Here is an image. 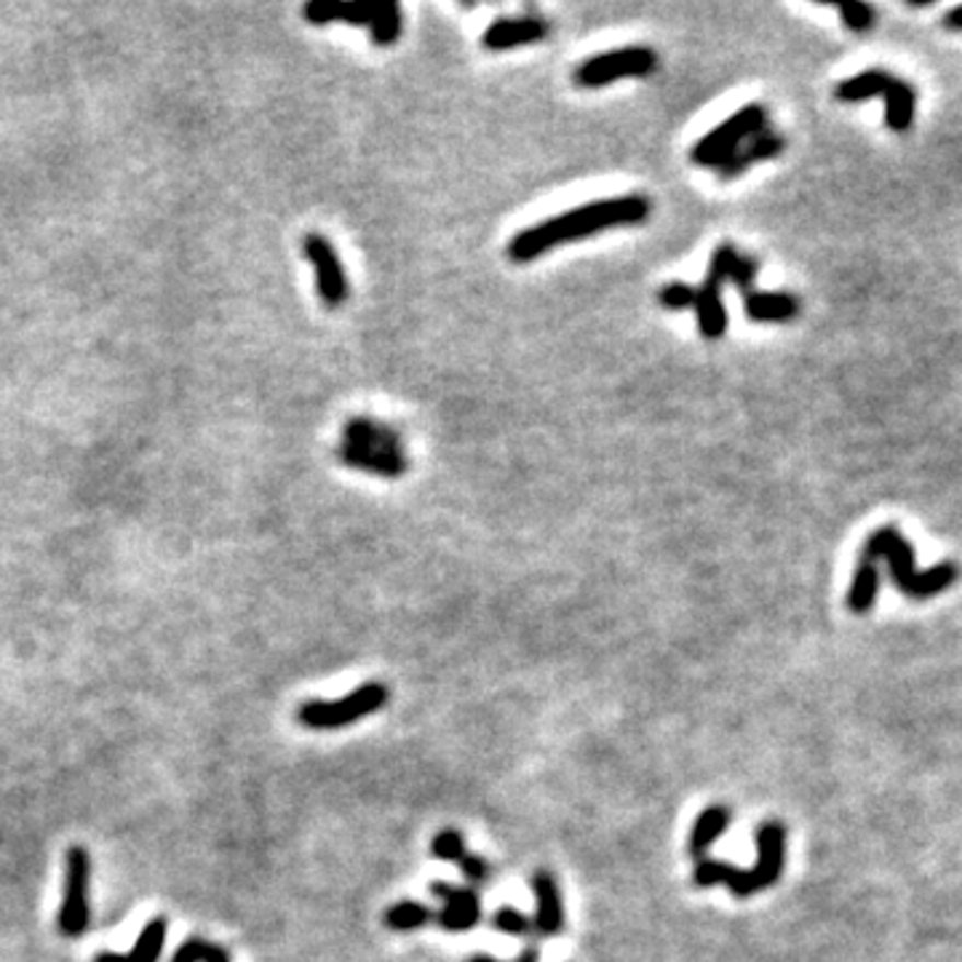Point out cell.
Wrapping results in <instances>:
<instances>
[{
  "label": "cell",
  "instance_id": "obj_24",
  "mask_svg": "<svg viewBox=\"0 0 962 962\" xmlns=\"http://www.w3.org/2000/svg\"><path fill=\"white\" fill-rule=\"evenodd\" d=\"M172 962H230V958L220 943H211L207 939H201V936H190V939L174 952Z\"/></svg>",
  "mask_w": 962,
  "mask_h": 962
},
{
  "label": "cell",
  "instance_id": "obj_6",
  "mask_svg": "<svg viewBox=\"0 0 962 962\" xmlns=\"http://www.w3.org/2000/svg\"><path fill=\"white\" fill-rule=\"evenodd\" d=\"M658 70V54L650 46H626L596 54L572 72L575 86L599 89L621 78H647Z\"/></svg>",
  "mask_w": 962,
  "mask_h": 962
},
{
  "label": "cell",
  "instance_id": "obj_18",
  "mask_svg": "<svg viewBox=\"0 0 962 962\" xmlns=\"http://www.w3.org/2000/svg\"><path fill=\"white\" fill-rule=\"evenodd\" d=\"M882 96H885L888 129L895 131V135L909 131V126L915 124V113H917V94L915 89H912V83L904 81V78L893 76L891 86H888V92Z\"/></svg>",
  "mask_w": 962,
  "mask_h": 962
},
{
  "label": "cell",
  "instance_id": "obj_26",
  "mask_svg": "<svg viewBox=\"0 0 962 962\" xmlns=\"http://www.w3.org/2000/svg\"><path fill=\"white\" fill-rule=\"evenodd\" d=\"M738 257H741V252H738L733 244L717 246V250H714V254H711V259H709V270H706L704 281L717 283V287L728 283L730 276H733Z\"/></svg>",
  "mask_w": 962,
  "mask_h": 962
},
{
  "label": "cell",
  "instance_id": "obj_22",
  "mask_svg": "<svg viewBox=\"0 0 962 962\" xmlns=\"http://www.w3.org/2000/svg\"><path fill=\"white\" fill-rule=\"evenodd\" d=\"M436 912L431 906L420 904V901H396L385 909L383 915V925L389 930H396V934H409V930H420L426 928L428 923H433Z\"/></svg>",
  "mask_w": 962,
  "mask_h": 962
},
{
  "label": "cell",
  "instance_id": "obj_36",
  "mask_svg": "<svg viewBox=\"0 0 962 962\" xmlns=\"http://www.w3.org/2000/svg\"><path fill=\"white\" fill-rule=\"evenodd\" d=\"M511 962H541V952H537V947H528L522 954H519V958H513Z\"/></svg>",
  "mask_w": 962,
  "mask_h": 962
},
{
  "label": "cell",
  "instance_id": "obj_29",
  "mask_svg": "<svg viewBox=\"0 0 962 962\" xmlns=\"http://www.w3.org/2000/svg\"><path fill=\"white\" fill-rule=\"evenodd\" d=\"M837 11L850 33H869L874 27V9L869 3L850 0V3H837Z\"/></svg>",
  "mask_w": 962,
  "mask_h": 962
},
{
  "label": "cell",
  "instance_id": "obj_13",
  "mask_svg": "<svg viewBox=\"0 0 962 962\" xmlns=\"http://www.w3.org/2000/svg\"><path fill=\"white\" fill-rule=\"evenodd\" d=\"M784 148H786L784 137L776 135V131H762V135L752 137L749 142H743L741 148H738L735 153L730 155V159L725 161L722 166H719V179H722V183H728V179L741 177V174H746L749 169L754 166V163L778 159V155L784 153Z\"/></svg>",
  "mask_w": 962,
  "mask_h": 962
},
{
  "label": "cell",
  "instance_id": "obj_23",
  "mask_svg": "<svg viewBox=\"0 0 962 962\" xmlns=\"http://www.w3.org/2000/svg\"><path fill=\"white\" fill-rule=\"evenodd\" d=\"M372 30V40L378 46H391L396 44L398 35L404 30V16L398 3H391V0H378V11H374V20L369 24Z\"/></svg>",
  "mask_w": 962,
  "mask_h": 962
},
{
  "label": "cell",
  "instance_id": "obj_8",
  "mask_svg": "<svg viewBox=\"0 0 962 962\" xmlns=\"http://www.w3.org/2000/svg\"><path fill=\"white\" fill-rule=\"evenodd\" d=\"M302 250H305V257L311 259L313 270H316V292L321 302H324L329 311L343 308L350 294V287L335 246H332L321 233H308L305 241H302Z\"/></svg>",
  "mask_w": 962,
  "mask_h": 962
},
{
  "label": "cell",
  "instance_id": "obj_16",
  "mask_svg": "<svg viewBox=\"0 0 962 962\" xmlns=\"http://www.w3.org/2000/svg\"><path fill=\"white\" fill-rule=\"evenodd\" d=\"M343 436H345V444L402 452V433H398L393 426L372 420V417H350V420L343 426Z\"/></svg>",
  "mask_w": 962,
  "mask_h": 962
},
{
  "label": "cell",
  "instance_id": "obj_20",
  "mask_svg": "<svg viewBox=\"0 0 962 962\" xmlns=\"http://www.w3.org/2000/svg\"><path fill=\"white\" fill-rule=\"evenodd\" d=\"M163 941H166V919L155 917L144 925V930L139 934L131 954L102 952L96 954L94 962H159L163 952Z\"/></svg>",
  "mask_w": 962,
  "mask_h": 962
},
{
  "label": "cell",
  "instance_id": "obj_31",
  "mask_svg": "<svg viewBox=\"0 0 962 962\" xmlns=\"http://www.w3.org/2000/svg\"><path fill=\"white\" fill-rule=\"evenodd\" d=\"M378 11V0H356V3H340V22L353 27H369Z\"/></svg>",
  "mask_w": 962,
  "mask_h": 962
},
{
  "label": "cell",
  "instance_id": "obj_30",
  "mask_svg": "<svg viewBox=\"0 0 962 962\" xmlns=\"http://www.w3.org/2000/svg\"><path fill=\"white\" fill-rule=\"evenodd\" d=\"M492 925L500 930V934H508V936H532L535 934V925H532V919L524 915V912L511 909V906H503V909L495 912Z\"/></svg>",
  "mask_w": 962,
  "mask_h": 962
},
{
  "label": "cell",
  "instance_id": "obj_27",
  "mask_svg": "<svg viewBox=\"0 0 962 962\" xmlns=\"http://www.w3.org/2000/svg\"><path fill=\"white\" fill-rule=\"evenodd\" d=\"M431 853L433 858H439V861L457 864L468 850H465V839L457 828H441V832L431 839Z\"/></svg>",
  "mask_w": 962,
  "mask_h": 962
},
{
  "label": "cell",
  "instance_id": "obj_28",
  "mask_svg": "<svg viewBox=\"0 0 962 962\" xmlns=\"http://www.w3.org/2000/svg\"><path fill=\"white\" fill-rule=\"evenodd\" d=\"M695 298H698V289L689 287L685 281H671L658 292V302L669 311H687L695 308Z\"/></svg>",
  "mask_w": 962,
  "mask_h": 962
},
{
  "label": "cell",
  "instance_id": "obj_34",
  "mask_svg": "<svg viewBox=\"0 0 962 962\" xmlns=\"http://www.w3.org/2000/svg\"><path fill=\"white\" fill-rule=\"evenodd\" d=\"M305 20L311 24H329L340 22V3H326V0H313L302 9Z\"/></svg>",
  "mask_w": 962,
  "mask_h": 962
},
{
  "label": "cell",
  "instance_id": "obj_12",
  "mask_svg": "<svg viewBox=\"0 0 962 962\" xmlns=\"http://www.w3.org/2000/svg\"><path fill=\"white\" fill-rule=\"evenodd\" d=\"M337 457L348 468L364 471V474L383 476V479H398L409 471V460L402 452L391 450H372V447H356V444H340L337 447Z\"/></svg>",
  "mask_w": 962,
  "mask_h": 962
},
{
  "label": "cell",
  "instance_id": "obj_15",
  "mask_svg": "<svg viewBox=\"0 0 962 962\" xmlns=\"http://www.w3.org/2000/svg\"><path fill=\"white\" fill-rule=\"evenodd\" d=\"M743 311L756 324H786L800 316V300L789 292H752L743 298Z\"/></svg>",
  "mask_w": 962,
  "mask_h": 962
},
{
  "label": "cell",
  "instance_id": "obj_25",
  "mask_svg": "<svg viewBox=\"0 0 962 962\" xmlns=\"http://www.w3.org/2000/svg\"><path fill=\"white\" fill-rule=\"evenodd\" d=\"M733 864L728 861H719V858H700L695 861V871H693V882L698 888H714V885H728L730 874H733Z\"/></svg>",
  "mask_w": 962,
  "mask_h": 962
},
{
  "label": "cell",
  "instance_id": "obj_1",
  "mask_svg": "<svg viewBox=\"0 0 962 962\" xmlns=\"http://www.w3.org/2000/svg\"><path fill=\"white\" fill-rule=\"evenodd\" d=\"M650 217V201L639 193L631 196L604 198V201H591L586 207L570 209L565 215H556L550 220L537 222V225L524 228L508 244V257L513 263H532L541 254H546L554 246L572 244L583 241L589 235L602 233L610 228H631L641 225Z\"/></svg>",
  "mask_w": 962,
  "mask_h": 962
},
{
  "label": "cell",
  "instance_id": "obj_19",
  "mask_svg": "<svg viewBox=\"0 0 962 962\" xmlns=\"http://www.w3.org/2000/svg\"><path fill=\"white\" fill-rule=\"evenodd\" d=\"M880 565L869 559H858L856 570H853L850 589H848V610L856 615L869 613L874 607L877 594H880Z\"/></svg>",
  "mask_w": 962,
  "mask_h": 962
},
{
  "label": "cell",
  "instance_id": "obj_35",
  "mask_svg": "<svg viewBox=\"0 0 962 962\" xmlns=\"http://www.w3.org/2000/svg\"><path fill=\"white\" fill-rule=\"evenodd\" d=\"M943 24H947L949 30H958V33H960V30H962V5H958V9L949 11L947 20H943Z\"/></svg>",
  "mask_w": 962,
  "mask_h": 962
},
{
  "label": "cell",
  "instance_id": "obj_10",
  "mask_svg": "<svg viewBox=\"0 0 962 962\" xmlns=\"http://www.w3.org/2000/svg\"><path fill=\"white\" fill-rule=\"evenodd\" d=\"M532 893H535V934L543 936V939H550V936H559L565 930V901H561V891H559V882L556 877L550 874L546 869H537L530 880Z\"/></svg>",
  "mask_w": 962,
  "mask_h": 962
},
{
  "label": "cell",
  "instance_id": "obj_37",
  "mask_svg": "<svg viewBox=\"0 0 962 962\" xmlns=\"http://www.w3.org/2000/svg\"><path fill=\"white\" fill-rule=\"evenodd\" d=\"M465 962H503V960H498V958H489V954H474V958H468Z\"/></svg>",
  "mask_w": 962,
  "mask_h": 962
},
{
  "label": "cell",
  "instance_id": "obj_14",
  "mask_svg": "<svg viewBox=\"0 0 962 962\" xmlns=\"http://www.w3.org/2000/svg\"><path fill=\"white\" fill-rule=\"evenodd\" d=\"M730 824H733V810L725 808V804H711V808H706L704 813L695 819L693 828H689V837H687L689 856H693L695 861L709 856L714 843L728 832Z\"/></svg>",
  "mask_w": 962,
  "mask_h": 962
},
{
  "label": "cell",
  "instance_id": "obj_4",
  "mask_svg": "<svg viewBox=\"0 0 962 962\" xmlns=\"http://www.w3.org/2000/svg\"><path fill=\"white\" fill-rule=\"evenodd\" d=\"M762 131H767L765 107H762L760 102L743 105L741 111L730 115L728 120H722L717 129L695 142V148L689 150V161L700 169H719L743 142L762 135Z\"/></svg>",
  "mask_w": 962,
  "mask_h": 962
},
{
  "label": "cell",
  "instance_id": "obj_9",
  "mask_svg": "<svg viewBox=\"0 0 962 962\" xmlns=\"http://www.w3.org/2000/svg\"><path fill=\"white\" fill-rule=\"evenodd\" d=\"M431 895L439 899L441 909L436 912L433 923L450 934H465L476 928L482 919V899L474 888H457L450 882H431Z\"/></svg>",
  "mask_w": 962,
  "mask_h": 962
},
{
  "label": "cell",
  "instance_id": "obj_17",
  "mask_svg": "<svg viewBox=\"0 0 962 962\" xmlns=\"http://www.w3.org/2000/svg\"><path fill=\"white\" fill-rule=\"evenodd\" d=\"M695 313H698V332L706 340H719L728 332V308L722 302V287L717 283L704 281L698 287V298H695Z\"/></svg>",
  "mask_w": 962,
  "mask_h": 962
},
{
  "label": "cell",
  "instance_id": "obj_11",
  "mask_svg": "<svg viewBox=\"0 0 962 962\" xmlns=\"http://www.w3.org/2000/svg\"><path fill=\"white\" fill-rule=\"evenodd\" d=\"M548 35V22L541 16H508L489 24L482 35V46L487 51H511V48L537 44Z\"/></svg>",
  "mask_w": 962,
  "mask_h": 962
},
{
  "label": "cell",
  "instance_id": "obj_33",
  "mask_svg": "<svg viewBox=\"0 0 962 962\" xmlns=\"http://www.w3.org/2000/svg\"><path fill=\"white\" fill-rule=\"evenodd\" d=\"M756 268H760V265H756L754 257H746V254H741V257H738V263H735V268H733V276H730V283H735V287L741 289L743 298L754 292Z\"/></svg>",
  "mask_w": 962,
  "mask_h": 962
},
{
  "label": "cell",
  "instance_id": "obj_2",
  "mask_svg": "<svg viewBox=\"0 0 962 962\" xmlns=\"http://www.w3.org/2000/svg\"><path fill=\"white\" fill-rule=\"evenodd\" d=\"M861 556L869 561H877V565L885 561L895 589L909 599L936 596L958 580V567L952 561H941V565L930 567V570L917 572L915 550H912L909 541L895 528H880L871 532L867 543H864Z\"/></svg>",
  "mask_w": 962,
  "mask_h": 962
},
{
  "label": "cell",
  "instance_id": "obj_3",
  "mask_svg": "<svg viewBox=\"0 0 962 962\" xmlns=\"http://www.w3.org/2000/svg\"><path fill=\"white\" fill-rule=\"evenodd\" d=\"M391 700V689L383 682H364L337 700H305L298 709V722L308 730H340L359 719L383 711Z\"/></svg>",
  "mask_w": 962,
  "mask_h": 962
},
{
  "label": "cell",
  "instance_id": "obj_21",
  "mask_svg": "<svg viewBox=\"0 0 962 962\" xmlns=\"http://www.w3.org/2000/svg\"><path fill=\"white\" fill-rule=\"evenodd\" d=\"M891 81H893L891 72L864 70V72H858V76L845 78L843 83H837L834 96H837L839 102H848V105H853V102H867V100H874V96L885 94L888 86H891Z\"/></svg>",
  "mask_w": 962,
  "mask_h": 962
},
{
  "label": "cell",
  "instance_id": "obj_7",
  "mask_svg": "<svg viewBox=\"0 0 962 962\" xmlns=\"http://www.w3.org/2000/svg\"><path fill=\"white\" fill-rule=\"evenodd\" d=\"M89 885H92V858L86 848H70L65 856V899L59 909V934L78 939L89 930Z\"/></svg>",
  "mask_w": 962,
  "mask_h": 962
},
{
  "label": "cell",
  "instance_id": "obj_32",
  "mask_svg": "<svg viewBox=\"0 0 962 962\" xmlns=\"http://www.w3.org/2000/svg\"><path fill=\"white\" fill-rule=\"evenodd\" d=\"M457 867L463 871L468 888L484 885V882L489 880V864L484 861L482 856H476V853H465V856L457 861Z\"/></svg>",
  "mask_w": 962,
  "mask_h": 962
},
{
  "label": "cell",
  "instance_id": "obj_5",
  "mask_svg": "<svg viewBox=\"0 0 962 962\" xmlns=\"http://www.w3.org/2000/svg\"><path fill=\"white\" fill-rule=\"evenodd\" d=\"M786 861V826L780 821H765L756 828V864L752 869H733L728 888L735 899H752L780 880Z\"/></svg>",
  "mask_w": 962,
  "mask_h": 962
}]
</instances>
